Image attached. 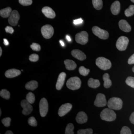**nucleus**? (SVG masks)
<instances>
[{
  "instance_id": "25",
  "label": "nucleus",
  "mask_w": 134,
  "mask_h": 134,
  "mask_svg": "<svg viewBox=\"0 0 134 134\" xmlns=\"http://www.w3.org/2000/svg\"><path fill=\"white\" fill-rule=\"evenodd\" d=\"M12 9L9 7L0 10V15L4 18L9 17L12 12Z\"/></svg>"
},
{
  "instance_id": "33",
  "label": "nucleus",
  "mask_w": 134,
  "mask_h": 134,
  "mask_svg": "<svg viewBox=\"0 0 134 134\" xmlns=\"http://www.w3.org/2000/svg\"><path fill=\"white\" fill-rule=\"evenodd\" d=\"M92 133H93V130L91 129L79 130L77 132V134H92Z\"/></svg>"
},
{
  "instance_id": "2",
  "label": "nucleus",
  "mask_w": 134,
  "mask_h": 134,
  "mask_svg": "<svg viewBox=\"0 0 134 134\" xmlns=\"http://www.w3.org/2000/svg\"><path fill=\"white\" fill-rule=\"evenodd\" d=\"M81 85V81L78 77H70L67 81L66 86L69 89L75 90L80 88Z\"/></svg>"
},
{
  "instance_id": "28",
  "label": "nucleus",
  "mask_w": 134,
  "mask_h": 134,
  "mask_svg": "<svg viewBox=\"0 0 134 134\" xmlns=\"http://www.w3.org/2000/svg\"><path fill=\"white\" fill-rule=\"evenodd\" d=\"M0 96L3 98L6 99H9L10 97V93L7 90L3 89L0 92Z\"/></svg>"
},
{
  "instance_id": "45",
  "label": "nucleus",
  "mask_w": 134,
  "mask_h": 134,
  "mask_svg": "<svg viewBox=\"0 0 134 134\" xmlns=\"http://www.w3.org/2000/svg\"><path fill=\"white\" fill-rule=\"evenodd\" d=\"M5 134H13L14 133H13L11 131H10V130H8V131H7L6 133H5Z\"/></svg>"
},
{
  "instance_id": "14",
  "label": "nucleus",
  "mask_w": 134,
  "mask_h": 134,
  "mask_svg": "<svg viewBox=\"0 0 134 134\" xmlns=\"http://www.w3.org/2000/svg\"><path fill=\"white\" fill-rule=\"evenodd\" d=\"M66 77V74L65 72H62L59 75L56 84V88L58 90H60L62 88L65 83Z\"/></svg>"
},
{
  "instance_id": "23",
  "label": "nucleus",
  "mask_w": 134,
  "mask_h": 134,
  "mask_svg": "<svg viewBox=\"0 0 134 134\" xmlns=\"http://www.w3.org/2000/svg\"><path fill=\"white\" fill-rule=\"evenodd\" d=\"M103 80L104 82V87L106 88H110L112 85V82L110 79V76L108 74L106 73L103 75Z\"/></svg>"
},
{
  "instance_id": "24",
  "label": "nucleus",
  "mask_w": 134,
  "mask_h": 134,
  "mask_svg": "<svg viewBox=\"0 0 134 134\" xmlns=\"http://www.w3.org/2000/svg\"><path fill=\"white\" fill-rule=\"evenodd\" d=\"M38 86V83L36 81H31L26 84L25 85V88L27 90L34 91L37 88Z\"/></svg>"
},
{
  "instance_id": "26",
  "label": "nucleus",
  "mask_w": 134,
  "mask_h": 134,
  "mask_svg": "<svg viewBox=\"0 0 134 134\" xmlns=\"http://www.w3.org/2000/svg\"><path fill=\"white\" fill-rule=\"evenodd\" d=\"M93 7L97 10L101 9L103 8V3L102 0H92Z\"/></svg>"
},
{
  "instance_id": "15",
  "label": "nucleus",
  "mask_w": 134,
  "mask_h": 134,
  "mask_svg": "<svg viewBox=\"0 0 134 134\" xmlns=\"http://www.w3.org/2000/svg\"><path fill=\"white\" fill-rule=\"evenodd\" d=\"M42 12L48 18L53 19L55 17V12L52 9L49 7H44L42 9Z\"/></svg>"
},
{
  "instance_id": "35",
  "label": "nucleus",
  "mask_w": 134,
  "mask_h": 134,
  "mask_svg": "<svg viewBox=\"0 0 134 134\" xmlns=\"http://www.w3.org/2000/svg\"><path fill=\"white\" fill-rule=\"evenodd\" d=\"M11 120V119L9 117H6L3 119L2 122L5 127H8L10 126Z\"/></svg>"
},
{
  "instance_id": "19",
  "label": "nucleus",
  "mask_w": 134,
  "mask_h": 134,
  "mask_svg": "<svg viewBox=\"0 0 134 134\" xmlns=\"http://www.w3.org/2000/svg\"><path fill=\"white\" fill-rule=\"evenodd\" d=\"M21 72L18 69H12L8 70L5 73V76L8 78H13L21 74Z\"/></svg>"
},
{
  "instance_id": "50",
  "label": "nucleus",
  "mask_w": 134,
  "mask_h": 134,
  "mask_svg": "<svg viewBox=\"0 0 134 134\" xmlns=\"http://www.w3.org/2000/svg\"><path fill=\"white\" fill-rule=\"evenodd\" d=\"M132 71H133V72H134V66L132 68Z\"/></svg>"
},
{
  "instance_id": "11",
  "label": "nucleus",
  "mask_w": 134,
  "mask_h": 134,
  "mask_svg": "<svg viewBox=\"0 0 134 134\" xmlns=\"http://www.w3.org/2000/svg\"><path fill=\"white\" fill-rule=\"evenodd\" d=\"M21 106L23 110L22 113L24 115H28L31 113L33 110V107L29 101L26 99H24L21 102Z\"/></svg>"
},
{
  "instance_id": "39",
  "label": "nucleus",
  "mask_w": 134,
  "mask_h": 134,
  "mask_svg": "<svg viewBox=\"0 0 134 134\" xmlns=\"http://www.w3.org/2000/svg\"><path fill=\"white\" fill-rule=\"evenodd\" d=\"M30 47L34 51H39L41 50L40 46L37 43H32V44L30 46Z\"/></svg>"
},
{
  "instance_id": "48",
  "label": "nucleus",
  "mask_w": 134,
  "mask_h": 134,
  "mask_svg": "<svg viewBox=\"0 0 134 134\" xmlns=\"http://www.w3.org/2000/svg\"><path fill=\"white\" fill-rule=\"evenodd\" d=\"M2 49L1 47H0V56H1L2 54Z\"/></svg>"
},
{
  "instance_id": "17",
  "label": "nucleus",
  "mask_w": 134,
  "mask_h": 134,
  "mask_svg": "<svg viewBox=\"0 0 134 134\" xmlns=\"http://www.w3.org/2000/svg\"><path fill=\"white\" fill-rule=\"evenodd\" d=\"M119 25L120 29L122 31L127 32L131 31V26L126 20L124 19L121 20L119 22Z\"/></svg>"
},
{
  "instance_id": "10",
  "label": "nucleus",
  "mask_w": 134,
  "mask_h": 134,
  "mask_svg": "<svg viewBox=\"0 0 134 134\" xmlns=\"http://www.w3.org/2000/svg\"><path fill=\"white\" fill-rule=\"evenodd\" d=\"M94 104L97 107H103L106 105L107 100L105 96L103 93H98L94 101Z\"/></svg>"
},
{
  "instance_id": "36",
  "label": "nucleus",
  "mask_w": 134,
  "mask_h": 134,
  "mask_svg": "<svg viewBox=\"0 0 134 134\" xmlns=\"http://www.w3.org/2000/svg\"><path fill=\"white\" fill-rule=\"evenodd\" d=\"M120 133L121 134H131L132 132L128 127L125 126L122 127Z\"/></svg>"
},
{
  "instance_id": "21",
  "label": "nucleus",
  "mask_w": 134,
  "mask_h": 134,
  "mask_svg": "<svg viewBox=\"0 0 134 134\" xmlns=\"http://www.w3.org/2000/svg\"><path fill=\"white\" fill-rule=\"evenodd\" d=\"M66 69L68 70H74L76 68L77 65L76 63L72 60L67 59L64 61Z\"/></svg>"
},
{
  "instance_id": "20",
  "label": "nucleus",
  "mask_w": 134,
  "mask_h": 134,
  "mask_svg": "<svg viewBox=\"0 0 134 134\" xmlns=\"http://www.w3.org/2000/svg\"><path fill=\"white\" fill-rule=\"evenodd\" d=\"M120 10V4L119 1H115L113 3L111 7V10L112 13L114 15H117L119 14Z\"/></svg>"
},
{
  "instance_id": "7",
  "label": "nucleus",
  "mask_w": 134,
  "mask_h": 134,
  "mask_svg": "<svg viewBox=\"0 0 134 134\" xmlns=\"http://www.w3.org/2000/svg\"><path fill=\"white\" fill-rule=\"evenodd\" d=\"M43 37L46 39H49L52 37L54 32L53 28L50 25H46L41 29Z\"/></svg>"
},
{
  "instance_id": "3",
  "label": "nucleus",
  "mask_w": 134,
  "mask_h": 134,
  "mask_svg": "<svg viewBox=\"0 0 134 134\" xmlns=\"http://www.w3.org/2000/svg\"><path fill=\"white\" fill-rule=\"evenodd\" d=\"M96 64L100 69L103 70L109 69L111 67V63L110 60L104 58L99 57L96 60Z\"/></svg>"
},
{
  "instance_id": "4",
  "label": "nucleus",
  "mask_w": 134,
  "mask_h": 134,
  "mask_svg": "<svg viewBox=\"0 0 134 134\" xmlns=\"http://www.w3.org/2000/svg\"><path fill=\"white\" fill-rule=\"evenodd\" d=\"M107 105L108 108L110 109L120 110L122 108V101L119 98L113 97L108 100Z\"/></svg>"
},
{
  "instance_id": "49",
  "label": "nucleus",
  "mask_w": 134,
  "mask_h": 134,
  "mask_svg": "<svg viewBox=\"0 0 134 134\" xmlns=\"http://www.w3.org/2000/svg\"><path fill=\"white\" fill-rule=\"evenodd\" d=\"M1 114H2V111H1V110H0V116H1Z\"/></svg>"
},
{
  "instance_id": "34",
  "label": "nucleus",
  "mask_w": 134,
  "mask_h": 134,
  "mask_svg": "<svg viewBox=\"0 0 134 134\" xmlns=\"http://www.w3.org/2000/svg\"><path fill=\"white\" fill-rule=\"evenodd\" d=\"M28 122L29 125L32 126H36L37 125V120H36L35 117H31L29 118V119H28Z\"/></svg>"
},
{
  "instance_id": "18",
  "label": "nucleus",
  "mask_w": 134,
  "mask_h": 134,
  "mask_svg": "<svg viewBox=\"0 0 134 134\" xmlns=\"http://www.w3.org/2000/svg\"><path fill=\"white\" fill-rule=\"evenodd\" d=\"M76 122L79 124H83L88 121V116L83 111L79 112L76 118Z\"/></svg>"
},
{
  "instance_id": "6",
  "label": "nucleus",
  "mask_w": 134,
  "mask_h": 134,
  "mask_svg": "<svg viewBox=\"0 0 134 134\" xmlns=\"http://www.w3.org/2000/svg\"><path fill=\"white\" fill-rule=\"evenodd\" d=\"M92 31L94 35L101 39H107L109 37V33L108 32L100 29L98 26H93L92 29Z\"/></svg>"
},
{
  "instance_id": "42",
  "label": "nucleus",
  "mask_w": 134,
  "mask_h": 134,
  "mask_svg": "<svg viewBox=\"0 0 134 134\" xmlns=\"http://www.w3.org/2000/svg\"><path fill=\"white\" fill-rule=\"evenodd\" d=\"M83 22L82 19L81 18H79V19H75L74 20V24L75 25H77L81 24Z\"/></svg>"
},
{
  "instance_id": "31",
  "label": "nucleus",
  "mask_w": 134,
  "mask_h": 134,
  "mask_svg": "<svg viewBox=\"0 0 134 134\" xmlns=\"http://www.w3.org/2000/svg\"><path fill=\"white\" fill-rule=\"evenodd\" d=\"M26 100L30 103L32 104L34 103L35 100V97L34 94L31 92H29L26 96Z\"/></svg>"
},
{
  "instance_id": "47",
  "label": "nucleus",
  "mask_w": 134,
  "mask_h": 134,
  "mask_svg": "<svg viewBox=\"0 0 134 134\" xmlns=\"http://www.w3.org/2000/svg\"><path fill=\"white\" fill-rule=\"evenodd\" d=\"M60 43L61 45L63 46H65V44H64V43H63V41L62 40H60Z\"/></svg>"
},
{
  "instance_id": "32",
  "label": "nucleus",
  "mask_w": 134,
  "mask_h": 134,
  "mask_svg": "<svg viewBox=\"0 0 134 134\" xmlns=\"http://www.w3.org/2000/svg\"><path fill=\"white\" fill-rule=\"evenodd\" d=\"M126 83L127 85L134 88V77L129 76L127 77L126 80Z\"/></svg>"
},
{
  "instance_id": "43",
  "label": "nucleus",
  "mask_w": 134,
  "mask_h": 134,
  "mask_svg": "<svg viewBox=\"0 0 134 134\" xmlns=\"http://www.w3.org/2000/svg\"><path fill=\"white\" fill-rule=\"evenodd\" d=\"M130 120L132 124L134 125V112L132 113L130 117Z\"/></svg>"
},
{
  "instance_id": "44",
  "label": "nucleus",
  "mask_w": 134,
  "mask_h": 134,
  "mask_svg": "<svg viewBox=\"0 0 134 134\" xmlns=\"http://www.w3.org/2000/svg\"><path fill=\"white\" fill-rule=\"evenodd\" d=\"M3 41H4L3 43H4V44L5 46L8 45L9 43L8 41L6 39H3Z\"/></svg>"
},
{
  "instance_id": "41",
  "label": "nucleus",
  "mask_w": 134,
  "mask_h": 134,
  "mask_svg": "<svg viewBox=\"0 0 134 134\" xmlns=\"http://www.w3.org/2000/svg\"><path fill=\"white\" fill-rule=\"evenodd\" d=\"M128 63L129 65L134 64V54L130 57L128 60Z\"/></svg>"
},
{
  "instance_id": "8",
  "label": "nucleus",
  "mask_w": 134,
  "mask_h": 134,
  "mask_svg": "<svg viewBox=\"0 0 134 134\" xmlns=\"http://www.w3.org/2000/svg\"><path fill=\"white\" fill-rule=\"evenodd\" d=\"M75 40L77 43L82 45H85L88 41V35L86 31H82L77 34L75 36Z\"/></svg>"
},
{
  "instance_id": "29",
  "label": "nucleus",
  "mask_w": 134,
  "mask_h": 134,
  "mask_svg": "<svg viewBox=\"0 0 134 134\" xmlns=\"http://www.w3.org/2000/svg\"><path fill=\"white\" fill-rule=\"evenodd\" d=\"M74 125L71 123H70L67 125L65 130V134H74Z\"/></svg>"
},
{
  "instance_id": "38",
  "label": "nucleus",
  "mask_w": 134,
  "mask_h": 134,
  "mask_svg": "<svg viewBox=\"0 0 134 134\" xmlns=\"http://www.w3.org/2000/svg\"><path fill=\"white\" fill-rule=\"evenodd\" d=\"M29 60L32 62H36L39 59V56L36 54H33L29 56Z\"/></svg>"
},
{
  "instance_id": "12",
  "label": "nucleus",
  "mask_w": 134,
  "mask_h": 134,
  "mask_svg": "<svg viewBox=\"0 0 134 134\" xmlns=\"http://www.w3.org/2000/svg\"><path fill=\"white\" fill-rule=\"evenodd\" d=\"M19 18L20 15L18 12L16 10H13L9 17V23L12 26H15L18 23Z\"/></svg>"
},
{
  "instance_id": "46",
  "label": "nucleus",
  "mask_w": 134,
  "mask_h": 134,
  "mask_svg": "<svg viewBox=\"0 0 134 134\" xmlns=\"http://www.w3.org/2000/svg\"><path fill=\"white\" fill-rule=\"evenodd\" d=\"M66 38L67 40L68 41H71V38H70V37H69V36H66Z\"/></svg>"
},
{
  "instance_id": "16",
  "label": "nucleus",
  "mask_w": 134,
  "mask_h": 134,
  "mask_svg": "<svg viewBox=\"0 0 134 134\" xmlns=\"http://www.w3.org/2000/svg\"><path fill=\"white\" fill-rule=\"evenodd\" d=\"M71 54L73 57L79 60H84L86 59V55L84 53L78 49L72 50L71 52Z\"/></svg>"
},
{
  "instance_id": "1",
  "label": "nucleus",
  "mask_w": 134,
  "mask_h": 134,
  "mask_svg": "<svg viewBox=\"0 0 134 134\" xmlns=\"http://www.w3.org/2000/svg\"><path fill=\"white\" fill-rule=\"evenodd\" d=\"M101 119L107 121H112L115 120L116 118V114L112 109L105 108L100 113Z\"/></svg>"
},
{
  "instance_id": "37",
  "label": "nucleus",
  "mask_w": 134,
  "mask_h": 134,
  "mask_svg": "<svg viewBox=\"0 0 134 134\" xmlns=\"http://www.w3.org/2000/svg\"><path fill=\"white\" fill-rule=\"evenodd\" d=\"M20 4L23 6H29L32 4V0H19Z\"/></svg>"
},
{
  "instance_id": "9",
  "label": "nucleus",
  "mask_w": 134,
  "mask_h": 134,
  "mask_svg": "<svg viewBox=\"0 0 134 134\" xmlns=\"http://www.w3.org/2000/svg\"><path fill=\"white\" fill-rule=\"evenodd\" d=\"M40 113L41 117L46 116L48 111V105L47 100L44 98L41 99L39 104Z\"/></svg>"
},
{
  "instance_id": "5",
  "label": "nucleus",
  "mask_w": 134,
  "mask_h": 134,
  "mask_svg": "<svg viewBox=\"0 0 134 134\" xmlns=\"http://www.w3.org/2000/svg\"><path fill=\"white\" fill-rule=\"evenodd\" d=\"M129 43V40L125 36L120 37L117 40L116 46L120 51H125L126 50Z\"/></svg>"
},
{
  "instance_id": "30",
  "label": "nucleus",
  "mask_w": 134,
  "mask_h": 134,
  "mask_svg": "<svg viewBox=\"0 0 134 134\" xmlns=\"http://www.w3.org/2000/svg\"><path fill=\"white\" fill-rule=\"evenodd\" d=\"M79 74L83 76H86L90 73V70L86 69L84 67L81 66L79 68Z\"/></svg>"
},
{
  "instance_id": "13",
  "label": "nucleus",
  "mask_w": 134,
  "mask_h": 134,
  "mask_svg": "<svg viewBox=\"0 0 134 134\" xmlns=\"http://www.w3.org/2000/svg\"><path fill=\"white\" fill-rule=\"evenodd\" d=\"M72 105L70 103H66L61 106L58 110V115L63 117L66 115L72 109Z\"/></svg>"
},
{
  "instance_id": "22",
  "label": "nucleus",
  "mask_w": 134,
  "mask_h": 134,
  "mask_svg": "<svg viewBox=\"0 0 134 134\" xmlns=\"http://www.w3.org/2000/svg\"><path fill=\"white\" fill-rule=\"evenodd\" d=\"M88 85L90 88H96L100 85V83L98 79H93L91 78L88 81Z\"/></svg>"
},
{
  "instance_id": "51",
  "label": "nucleus",
  "mask_w": 134,
  "mask_h": 134,
  "mask_svg": "<svg viewBox=\"0 0 134 134\" xmlns=\"http://www.w3.org/2000/svg\"><path fill=\"white\" fill-rule=\"evenodd\" d=\"M131 1L132 2L134 3V0H131Z\"/></svg>"
},
{
  "instance_id": "40",
  "label": "nucleus",
  "mask_w": 134,
  "mask_h": 134,
  "mask_svg": "<svg viewBox=\"0 0 134 134\" xmlns=\"http://www.w3.org/2000/svg\"><path fill=\"white\" fill-rule=\"evenodd\" d=\"M5 30L6 32H8V33L12 34L14 32V29L11 26H7L5 28Z\"/></svg>"
},
{
  "instance_id": "27",
  "label": "nucleus",
  "mask_w": 134,
  "mask_h": 134,
  "mask_svg": "<svg viewBox=\"0 0 134 134\" xmlns=\"http://www.w3.org/2000/svg\"><path fill=\"white\" fill-rule=\"evenodd\" d=\"M125 15L127 17H130L133 15L134 14V5H131L128 8L125 10Z\"/></svg>"
}]
</instances>
